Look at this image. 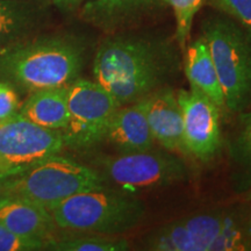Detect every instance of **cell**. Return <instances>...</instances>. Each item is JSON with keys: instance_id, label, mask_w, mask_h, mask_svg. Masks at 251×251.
<instances>
[{"instance_id": "6da1fadb", "label": "cell", "mask_w": 251, "mask_h": 251, "mask_svg": "<svg viewBox=\"0 0 251 251\" xmlns=\"http://www.w3.org/2000/svg\"><path fill=\"white\" fill-rule=\"evenodd\" d=\"M180 70L179 54L170 42L140 34L107 37L93 61L94 79L119 106L137 102L170 86Z\"/></svg>"}, {"instance_id": "7a4b0ae2", "label": "cell", "mask_w": 251, "mask_h": 251, "mask_svg": "<svg viewBox=\"0 0 251 251\" xmlns=\"http://www.w3.org/2000/svg\"><path fill=\"white\" fill-rule=\"evenodd\" d=\"M85 63V47L68 35L26 40L0 52V81L31 93L67 87L79 78Z\"/></svg>"}, {"instance_id": "3957f363", "label": "cell", "mask_w": 251, "mask_h": 251, "mask_svg": "<svg viewBox=\"0 0 251 251\" xmlns=\"http://www.w3.org/2000/svg\"><path fill=\"white\" fill-rule=\"evenodd\" d=\"M48 211L57 228L107 236L130 231L146 216L143 202L133 193L107 186L75 194Z\"/></svg>"}, {"instance_id": "277c9868", "label": "cell", "mask_w": 251, "mask_h": 251, "mask_svg": "<svg viewBox=\"0 0 251 251\" xmlns=\"http://www.w3.org/2000/svg\"><path fill=\"white\" fill-rule=\"evenodd\" d=\"M205 39L218 71L226 112L251 108V31L233 19L214 17L202 25Z\"/></svg>"}, {"instance_id": "5b68a950", "label": "cell", "mask_w": 251, "mask_h": 251, "mask_svg": "<svg viewBox=\"0 0 251 251\" xmlns=\"http://www.w3.org/2000/svg\"><path fill=\"white\" fill-rule=\"evenodd\" d=\"M102 187L106 183L98 171L57 153L8 175L5 196L24 198L48 209L75 194Z\"/></svg>"}, {"instance_id": "8992f818", "label": "cell", "mask_w": 251, "mask_h": 251, "mask_svg": "<svg viewBox=\"0 0 251 251\" xmlns=\"http://www.w3.org/2000/svg\"><path fill=\"white\" fill-rule=\"evenodd\" d=\"M97 164L105 183L111 181L129 193L171 186L186 179L188 175L181 158L163 148L102 157Z\"/></svg>"}, {"instance_id": "52a82bcc", "label": "cell", "mask_w": 251, "mask_h": 251, "mask_svg": "<svg viewBox=\"0 0 251 251\" xmlns=\"http://www.w3.org/2000/svg\"><path fill=\"white\" fill-rule=\"evenodd\" d=\"M69 122L62 130L65 147L89 149L105 140L119 105L96 80L78 78L68 86Z\"/></svg>"}, {"instance_id": "ba28073f", "label": "cell", "mask_w": 251, "mask_h": 251, "mask_svg": "<svg viewBox=\"0 0 251 251\" xmlns=\"http://www.w3.org/2000/svg\"><path fill=\"white\" fill-rule=\"evenodd\" d=\"M64 147L61 130L41 127L19 113L0 121V158L19 170L57 155Z\"/></svg>"}, {"instance_id": "9c48e42d", "label": "cell", "mask_w": 251, "mask_h": 251, "mask_svg": "<svg viewBox=\"0 0 251 251\" xmlns=\"http://www.w3.org/2000/svg\"><path fill=\"white\" fill-rule=\"evenodd\" d=\"M177 99L183 114L185 153L202 162L211 161L222 147L221 109L191 89L178 91Z\"/></svg>"}, {"instance_id": "30bf717a", "label": "cell", "mask_w": 251, "mask_h": 251, "mask_svg": "<svg viewBox=\"0 0 251 251\" xmlns=\"http://www.w3.org/2000/svg\"><path fill=\"white\" fill-rule=\"evenodd\" d=\"M225 212L196 213L161 226L148 234L143 249L152 251H209Z\"/></svg>"}, {"instance_id": "8fae6325", "label": "cell", "mask_w": 251, "mask_h": 251, "mask_svg": "<svg viewBox=\"0 0 251 251\" xmlns=\"http://www.w3.org/2000/svg\"><path fill=\"white\" fill-rule=\"evenodd\" d=\"M144 101L155 142L168 151L185 152L183 114L177 93L171 86H166L156 91Z\"/></svg>"}, {"instance_id": "7c38bea8", "label": "cell", "mask_w": 251, "mask_h": 251, "mask_svg": "<svg viewBox=\"0 0 251 251\" xmlns=\"http://www.w3.org/2000/svg\"><path fill=\"white\" fill-rule=\"evenodd\" d=\"M105 140L119 153L146 151L153 148V140L146 112V101L119 106L109 122Z\"/></svg>"}, {"instance_id": "4fadbf2b", "label": "cell", "mask_w": 251, "mask_h": 251, "mask_svg": "<svg viewBox=\"0 0 251 251\" xmlns=\"http://www.w3.org/2000/svg\"><path fill=\"white\" fill-rule=\"evenodd\" d=\"M0 225L20 236L45 243L54 236L57 228L46 207L13 196L0 199Z\"/></svg>"}, {"instance_id": "5bb4252c", "label": "cell", "mask_w": 251, "mask_h": 251, "mask_svg": "<svg viewBox=\"0 0 251 251\" xmlns=\"http://www.w3.org/2000/svg\"><path fill=\"white\" fill-rule=\"evenodd\" d=\"M183 70L190 89L211 99L221 112H226L225 97L211 51L203 37L185 48Z\"/></svg>"}, {"instance_id": "9a60e30c", "label": "cell", "mask_w": 251, "mask_h": 251, "mask_svg": "<svg viewBox=\"0 0 251 251\" xmlns=\"http://www.w3.org/2000/svg\"><path fill=\"white\" fill-rule=\"evenodd\" d=\"M19 114L52 130H64L69 122L68 86L37 90L20 105Z\"/></svg>"}, {"instance_id": "2e32d148", "label": "cell", "mask_w": 251, "mask_h": 251, "mask_svg": "<svg viewBox=\"0 0 251 251\" xmlns=\"http://www.w3.org/2000/svg\"><path fill=\"white\" fill-rule=\"evenodd\" d=\"M164 0H90L83 14L89 21L103 28H117L150 13Z\"/></svg>"}, {"instance_id": "e0dca14e", "label": "cell", "mask_w": 251, "mask_h": 251, "mask_svg": "<svg viewBox=\"0 0 251 251\" xmlns=\"http://www.w3.org/2000/svg\"><path fill=\"white\" fill-rule=\"evenodd\" d=\"M39 23L36 6L27 0H0V52L28 40Z\"/></svg>"}, {"instance_id": "ac0fdd59", "label": "cell", "mask_w": 251, "mask_h": 251, "mask_svg": "<svg viewBox=\"0 0 251 251\" xmlns=\"http://www.w3.org/2000/svg\"><path fill=\"white\" fill-rule=\"evenodd\" d=\"M52 236L46 243L47 250L55 251H126L129 249L127 240L107 235L81 233Z\"/></svg>"}, {"instance_id": "d6986e66", "label": "cell", "mask_w": 251, "mask_h": 251, "mask_svg": "<svg viewBox=\"0 0 251 251\" xmlns=\"http://www.w3.org/2000/svg\"><path fill=\"white\" fill-rule=\"evenodd\" d=\"M228 139V152L237 168L251 174V108L238 113Z\"/></svg>"}, {"instance_id": "ffe728a7", "label": "cell", "mask_w": 251, "mask_h": 251, "mask_svg": "<svg viewBox=\"0 0 251 251\" xmlns=\"http://www.w3.org/2000/svg\"><path fill=\"white\" fill-rule=\"evenodd\" d=\"M251 249V237L248 234L247 226L241 224L240 219L234 213L225 212L215 240L209 251H241Z\"/></svg>"}, {"instance_id": "44dd1931", "label": "cell", "mask_w": 251, "mask_h": 251, "mask_svg": "<svg viewBox=\"0 0 251 251\" xmlns=\"http://www.w3.org/2000/svg\"><path fill=\"white\" fill-rule=\"evenodd\" d=\"M174 11L176 18V37L181 50L186 48L187 39L192 29L196 14L201 7L203 0H164Z\"/></svg>"}, {"instance_id": "7402d4cb", "label": "cell", "mask_w": 251, "mask_h": 251, "mask_svg": "<svg viewBox=\"0 0 251 251\" xmlns=\"http://www.w3.org/2000/svg\"><path fill=\"white\" fill-rule=\"evenodd\" d=\"M212 2L238 25L251 31V0H212Z\"/></svg>"}, {"instance_id": "603a6c76", "label": "cell", "mask_w": 251, "mask_h": 251, "mask_svg": "<svg viewBox=\"0 0 251 251\" xmlns=\"http://www.w3.org/2000/svg\"><path fill=\"white\" fill-rule=\"evenodd\" d=\"M46 243L17 235L0 225V251H35L43 250Z\"/></svg>"}, {"instance_id": "cb8c5ba5", "label": "cell", "mask_w": 251, "mask_h": 251, "mask_svg": "<svg viewBox=\"0 0 251 251\" xmlns=\"http://www.w3.org/2000/svg\"><path fill=\"white\" fill-rule=\"evenodd\" d=\"M20 108L17 90L0 81V121L18 114Z\"/></svg>"}, {"instance_id": "d4e9b609", "label": "cell", "mask_w": 251, "mask_h": 251, "mask_svg": "<svg viewBox=\"0 0 251 251\" xmlns=\"http://www.w3.org/2000/svg\"><path fill=\"white\" fill-rule=\"evenodd\" d=\"M18 171L20 170L17 168H14V166L9 164V163L5 162L4 159L0 158V176H8V175L15 174V172Z\"/></svg>"}, {"instance_id": "484cf974", "label": "cell", "mask_w": 251, "mask_h": 251, "mask_svg": "<svg viewBox=\"0 0 251 251\" xmlns=\"http://www.w3.org/2000/svg\"><path fill=\"white\" fill-rule=\"evenodd\" d=\"M54 1L59 6V7L71 8V7H75V6H77L78 4H80V2L84 1V0H54Z\"/></svg>"}, {"instance_id": "4316f807", "label": "cell", "mask_w": 251, "mask_h": 251, "mask_svg": "<svg viewBox=\"0 0 251 251\" xmlns=\"http://www.w3.org/2000/svg\"><path fill=\"white\" fill-rule=\"evenodd\" d=\"M6 185H7V176H0V199L5 197Z\"/></svg>"}, {"instance_id": "83f0119b", "label": "cell", "mask_w": 251, "mask_h": 251, "mask_svg": "<svg viewBox=\"0 0 251 251\" xmlns=\"http://www.w3.org/2000/svg\"><path fill=\"white\" fill-rule=\"evenodd\" d=\"M244 198H246V200H248V201H251V186L248 188V191L246 192V196H244Z\"/></svg>"}, {"instance_id": "f1b7e54d", "label": "cell", "mask_w": 251, "mask_h": 251, "mask_svg": "<svg viewBox=\"0 0 251 251\" xmlns=\"http://www.w3.org/2000/svg\"><path fill=\"white\" fill-rule=\"evenodd\" d=\"M247 230H248V234H249V235H250V237H251V215H250L249 220H248V224H247Z\"/></svg>"}]
</instances>
